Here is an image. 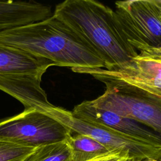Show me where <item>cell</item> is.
<instances>
[{
	"mask_svg": "<svg viewBox=\"0 0 161 161\" xmlns=\"http://www.w3.org/2000/svg\"><path fill=\"white\" fill-rule=\"evenodd\" d=\"M0 42L53 62L55 66L105 68L94 50L63 21L52 16L0 32Z\"/></svg>",
	"mask_w": 161,
	"mask_h": 161,
	"instance_id": "cell-1",
	"label": "cell"
},
{
	"mask_svg": "<svg viewBox=\"0 0 161 161\" xmlns=\"http://www.w3.org/2000/svg\"><path fill=\"white\" fill-rule=\"evenodd\" d=\"M86 41L103 60L105 69L120 67L138 53L119 29L113 9L94 0H66L53 14Z\"/></svg>",
	"mask_w": 161,
	"mask_h": 161,
	"instance_id": "cell-2",
	"label": "cell"
},
{
	"mask_svg": "<svg viewBox=\"0 0 161 161\" xmlns=\"http://www.w3.org/2000/svg\"><path fill=\"white\" fill-rule=\"evenodd\" d=\"M105 84L104 92L90 101L96 107L136 121L161 135V96L123 81L95 78Z\"/></svg>",
	"mask_w": 161,
	"mask_h": 161,
	"instance_id": "cell-3",
	"label": "cell"
},
{
	"mask_svg": "<svg viewBox=\"0 0 161 161\" xmlns=\"http://www.w3.org/2000/svg\"><path fill=\"white\" fill-rule=\"evenodd\" d=\"M115 21L137 51L161 53V0H127L115 3Z\"/></svg>",
	"mask_w": 161,
	"mask_h": 161,
	"instance_id": "cell-4",
	"label": "cell"
},
{
	"mask_svg": "<svg viewBox=\"0 0 161 161\" xmlns=\"http://www.w3.org/2000/svg\"><path fill=\"white\" fill-rule=\"evenodd\" d=\"M71 133L48 112L31 107L0 121V139L33 147L66 140Z\"/></svg>",
	"mask_w": 161,
	"mask_h": 161,
	"instance_id": "cell-5",
	"label": "cell"
},
{
	"mask_svg": "<svg viewBox=\"0 0 161 161\" xmlns=\"http://www.w3.org/2000/svg\"><path fill=\"white\" fill-rule=\"evenodd\" d=\"M53 117L71 133L86 135L95 139L110 151L121 153L130 159L144 160L161 158V148L121 134L110 128L74 116L71 111L55 107Z\"/></svg>",
	"mask_w": 161,
	"mask_h": 161,
	"instance_id": "cell-6",
	"label": "cell"
},
{
	"mask_svg": "<svg viewBox=\"0 0 161 161\" xmlns=\"http://www.w3.org/2000/svg\"><path fill=\"white\" fill-rule=\"evenodd\" d=\"M73 72L94 78L105 77L123 81L161 96V53L140 52L124 65L111 70L104 68H76Z\"/></svg>",
	"mask_w": 161,
	"mask_h": 161,
	"instance_id": "cell-7",
	"label": "cell"
},
{
	"mask_svg": "<svg viewBox=\"0 0 161 161\" xmlns=\"http://www.w3.org/2000/svg\"><path fill=\"white\" fill-rule=\"evenodd\" d=\"M77 118L104 126L121 134L161 148V135L129 118L93 105L90 101L76 105L71 111Z\"/></svg>",
	"mask_w": 161,
	"mask_h": 161,
	"instance_id": "cell-8",
	"label": "cell"
},
{
	"mask_svg": "<svg viewBox=\"0 0 161 161\" xmlns=\"http://www.w3.org/2000/svg\"><path fill=\"white\" fill-rule=\"evenodd\" d=\"M55 64L22 49L0 42V77L33 76L41 77Z\"/></svg>",
	"mask_w": 161,
	"mask_h": 161,
	"instance_id": "cell-9",
	"label": "cell"
},
{
	"mask_svg": "<svg viewBox=\"0 0 161 161\" xmlns=\"http://www.w3.org/2000/svg\"><path fill=\"white\" fill-rule=\"evenodd\" d=\"M52 15L51 7L42 3L0 1V32L42 21Z\"/></svg>",
	"mask_w": 161,
	"mask_h": 161,
	"instance_id": "cell-10",
	"label": "cell"
},
{
	"mask_svg": "<svg viewBox=\"0 0 161 161\" xmlns=\"http://www.w3.org/2000/svg\"><path fill=\"white\" fill-rule=\"evenodd\" d=\"M73 161H87L111 153L101 143L86 135L72 133L67 139Z\"/></svg>",
	"mask_w": 161,
	"mask_h": 161,
	"instance_id": "cell-11",
	"label": "cell"
},
{
	"mask_svg": "<svg viewBox=\"0 0 161 161\" xmlns=\"http://www.w3.org/2000/svg\"><path fill=\"white\" fill-rule=\"evenodd\" d=\"M23 161H73L70 146L66 140L44 145L35 150Z\"/></svg>",
	"mask_w": 161,
	"mask_h": 161,
	"instance_id": "cell-12",
	"label": "cell"
},
{
	"mask_svg": "<svg viewBox=\"0 0 161 161\" xmlns=\"http://www.w3.org/2000/svg\"><path fill=\"white\" fill-rule=\"evenodd\" d=\"M36 148L0 139V161H23Z\"/></svg>",
	"mask_w": 161,
	"mask_h": 161,
	"instance_id": "cell-13",
	"label": "cell"
},
{
	"mask_svg": "<svg viewBox=\"0 0 161 161\" xmlns=\"http://www.w3.org/2000/svg\"><path fill=\"white\" fill-rule=\"evenodd\" d=\"M133 161H158V160H157L150 159V160H133Z\"/></svg>",
	"mask_w": 161,
	"mask_h": 161,
	"instance_id": "cell-14",
	"label": "cell"
},
{
	"mask_svg": "<svg viewBox=\"0 0 161 161\" xmlns=\"http://www.w3.org/2000/svg\"><path fill=\"white\" fill-rule=\"evenodd\" d=\"M133 160H131V159H130V160H126V161H133Z\"/></svg>",
	"mask_w": 161,
	"mask_h": 161,
	"instance_id": "cell-15",
	"label": "cell"
},
{
	"mask_svg": "<svg viewBox=\"0 0 161 161\" xmlns=\"http://www.w3.org/2000/svg\"><path fill=\"white\" fill-rule=\"evenodd\" d=\"M158 161H161V158H160V159H159Z\"/></svg>",
	"mask_w": 161,
	"mask_h": 161,
	"instance_id": "cell-16",
	"label": "cell"
}]
</instances>
